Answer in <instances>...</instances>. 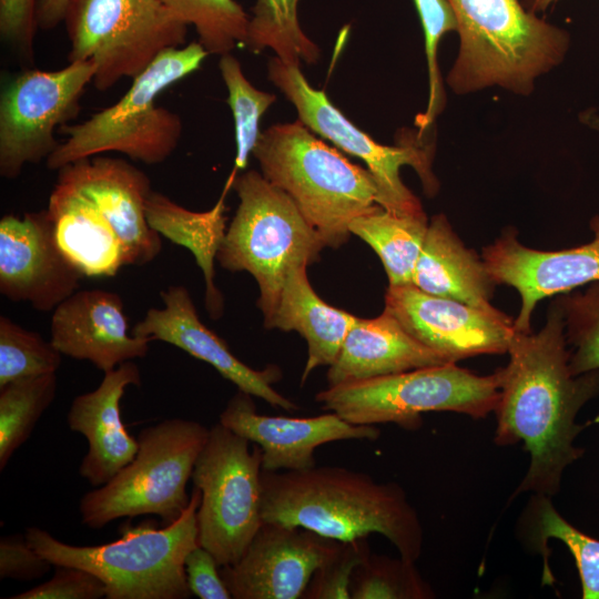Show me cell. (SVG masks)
<instances>
[{"mask_svg":"<svg viewBox=\"0 0 599 599\" xmlns=\"http://www.w3.org/2000/svg\"><path fill=\"white\" fill-rule=\"evenodd\" d=\"M507 354V366L498 369L495 443L521 441L530 456L514 496L531 491L551 498L565 469L583 455L575 440L587 425L577 424L576 417L598 395L599 370L571 374L564 315L556 300L539 332H514Z\"/></svg>","mask_w":599,"mask_h":599,"instance_id":"1","label":"cell"},{"mask_svg":"<svg viewBox=\"0 0 599 599\" xmlns=\"http://www.w3.org/2000/svg\"><path fill=\"white\" fill-rule=\"evenodd\" d=\"M262 519L338 541L383 535L405 560L419 558L424 531L405 490L339 466L262 470Z\"/></svg>","mask_w":599,"mask_h":599,"instance_id":"2","label":"cell"},{"mask_svg":"<svg viewBox=\"0 0 599 599\" xmlns=\"http://www.w3.org/2000/svg\"><path fill=\"white\" fill-rule=\"evenodd\" d=\"M457 19L459 50L446 81L464 95L499 87L529 95L558 67L569 33L527 10L519 0H448Z\"/></svg>","mask_w":599,"mask_h":599,"instance_id":"3","label":"cell"},{"mask_svg":"<svg viewBox=\"0 0 599 599\" xmlns=\"http://www.w3.org/2000/svg\"><path fill=\"white\" fill-rule=\"evenodd\" d=\"M252 154L263 176L293 200L326 247L345 244L351 222L376 205L377 186L370 172L300 120L261 132Z\"/></svg>","mask_w":599,"mask_h":599,"instance_id":"4","label":"cell"},{"mask_svg":"<svg viewBox=\"0 0 599 599\" xmlns=\"http://www.w3.org/2000/svg\"><path fill=\"white\" fill-rule=\"evenodd\" d=\"M209 54L199 41L160 54L118 102L84 122L62 125L59 132L67 139L45 160L47 167L58 171L106 152L150 165L164 162L177 148L183 125L176 113L155 104L156 98L200 69Z\"/></svg>","mask_w":599,"mask_h":599,"instance_id":"5","label":"cell"},{"mask_svg":"<svg viewBox=\"0 0 599 599\" xmlns=\"http://www.w3.org/2000/svg\"><path fill=\"white\" fill-rule=\"evenodd\" d=\"M200 500L194 488L189 506L172 524L128 527L121 538L104 545H69L37 527H29L26 538L53 566L78 567L99 577L106 599H187L192 593L184 561L199 546Z\"/></svg>","mask_w":599,"mask_h":599,"instance_id":"6","label":"cell"},{"mask_svg":"<svg viewBox=\"0 0 599 599\" xmlns=\"http://www.w3.org/2000/svg\"><path fill=\"white\" fill-rule=\"evenodd\" d=\"M240 203L216 255L230 272H247L260 288L257 305L266 327L291 270L319 260L326 247L293 200L255 170L232 183Z\"/></svg>","mask_w":599,"mask_h":599,"instance_id":"7","label":"cell"},{"mask_svg":"<svg viewBox=\"0 0 599 599\" xmlns=\"http://www.w3.org/2000/svg\"><path fill=\"white\" fill-rule=\"evenodd\" d=\"M209 433L203 424L182 418L143 428L133 460L81 498L82 524L102 528L141 515L159 516L165 526L175 521L190 504L186 485Z\"/></svg>","mask_w":599,"mask_h":599,"instance_id":"8","label":"cell"},{"mask_svg":"<svg viewBox=\"0 0 599 599\" xmlns=\"http://www.w3.org/2000/svg\"><path fill=\"white\" fill-rule=\"evenodd\" d=\"M499 372L480 376L446 363L328 386L315 395L326 410L355 425L396 424L417 429L428 412H454L475 419L495 410Z\"/></svg>","mask_w":599,"mask_h":599,"instance_id":"9","label":"cell"},{"mask_svg":"<svg viewBox=\"0 0 599 599\" xmlns=\"http://www.w3.org/2000/svg\"><path fill=\"white\" fill-rule=\"evenodd\" d=\"M63 22L69 62L92 61V84L106 91L134 79L160 54L183 47L187 24L160 0H69Z\"/></svg>","mask_w":599,"mask_h":599,"instance_id":"10","label":"cell"},{"mask_svg":"<svg viewBox=\"0 0 599 599\" xmlns=\"http://www.w3.org/2000/svg\"><path fill=\"white\" fill-rule=\"evenodd\" d=\"M262 451L223 426L210 428L192 473L201 493L197 541L221 567L235 564L263 524Z\"/></svg>","mask_w":599,"mask_h":599,"instance_id":"11","label":"cell"},{"mask_svg":"<svg viewBox=\"0 0 599 599\" xmlns=\"http://www.w3.org/2000/svg\"><path fill=\"white\" fill-rule=\"evenodd\" d=\"M267 71L268 79L295 106L300 121L366 164L377 186L376 204L397 215L425 214L419 199L403 183L400 167L412 166L420 177L425 193L435 195L439 183L432 171L430 145L417 134L400 145L377 143L351 122L323 90L313 88L298 65L287 64L275 55L268 61Z\"/></svg>","mask_w":599,"mask_h":599,"instance_id":"12","label":"cell"},{"mask_svg":"<svg viewBox=\"0 0 599 599\" xmlns=\"http://www.w3.org/2000/svg\"><path fill=\"white\" fill-rule=\"evenodd\" d=\"M94 71L92 61H73L55 71L24 70L6 82L0 94L2 177H18L26 164L55 151L54 131L78 115Z\"/></svg>","mask_w":599,"mask_h":599,"instance_id":"13","label":"cell"},{"mask_svg":"<svg viewBox=\"0 0 599 599\" xmlns=\"http://www.w3.org/2000/svg\"><path fill=\"white\" fill-rule=\"evenodd\" d=\"M341 541L312 530L263 521L242 557L220 568L234 599H298Z\"/></svg>","mask_w":599,"mask_h":599,"instance_id":"14","label":"cell"},{"mask_svg":"<svg viewBox=\"0 0 599 599\" xmlns=\"http://www.w3.org/2000/svg\"><path fill=\"white\" fill-rule=\"evenodd\" d=\"M385 311L414 338L457 363L483 354H505L514 319L465 303L427 294L414 284L387 287Z\"/></svg>","mask_w":599,"mask_h":599,"instance_id":"15","label":"cell"},{"mask_svg":"<svg viewBox=\"0 0 599 599\" xmlns=\"http://www.w3.org/2000/svg\"><path fill=\"white\" fill-rule=\"evenodd\" d=\"M593 238L583 245L540 251L518 240L515 229H506L484 246L481 257L496 284L514 287L520 309L514 319L517 332H531L532 313L539 301L599 282V215L590 221Z\"/></svg>","mask_w":599,"mask_h":599,"instance_id":"16","label":"cell"},{"mask_svg":"<svg viewBox=\"0 0 599 599\" xmlns=\"http://www.w3.org/2000/svg\"><path fill=\"white\" fill-rule=\"evenodd\" d=\"M83 275L60 251L47 210L0 220V293L37 311H53Z\"/></svg>","mask_w":599,"mask_h":599,"instance_id":"17","label":"cell"},{"mask_svg":"<svg viewBox=\"0 0 599 599\" xmlns=\"http://www.w3.org/2000/svg\"><path fill=\"white\" fill-rule=\"evenodd\" d=\"M57 181L87 197L111 224L129 265H145L161 252V235L146 220L153 191L149 176L123 159L95 155L58 170Z\"/></svg>","mask_w":599,"mask_h":599,"instance_id":"18","label":"cell"},{"mask_svg":"<svg viewBox=\"0 0 599 599\" xmlns=\"http://www.w3.org/2000/svg\"><path fill=\"white\" fill-rule=\"evenodd\" d=\"M160 296L163 307L148 309L144 318L132 328L134 336L179 347L213 366L240 390L274 407L287 412L300 409L293 400L273 387L282 377L281 369L274 365L254 369L240 361L227 344L201 322L186 287L172 285L161 291Z\"/></svg>","mask_w":599,"mask_h":599,"instance_id":"19","label":"cell"},{"mask_svg":"<svg viewBox=\"0 0 599 599\" xmlns=\"http://www.w3.org/2000/svg\"><path fill=\"white\" fill-rule=\"evenodd\" d=\"M219 423L257 445L262 470H304L316 466L315 449L337 440H376L380 430L374 425H355L331 412L319 416L294 418L258 414L253 396L237 390L220 414Z\"/></svg>","mask_w":599,"mask_h":599,"instance_id":"20","label":"cell"},{"mask_svg":"<svg viewBox=\"0 0 599 599\" xmlns=\"http://www.w3.org/2000/svg\"><path fill=\"white\" fill-rule=\"evenodd\" d=\"M51 343L69 357L89 361L103 373L146 356L151 341L129 333L121 296L114 292L78 290L54 309Z\"/></svg>","mask_w":599,"mask_h":599,"instance_id":"21","label":"cell"},{"mask_svg":"<svg viewBox=\"0 0 599 599\" xmlns=\"http://www.w3.org/2000/svg\"><path fill=\"white\" fill-rule=\"evenodd\" d=\"M140 384V369L129 361L104 373L94 390L72 400L68 425L71 430L82 434L89 444L79 473L93 487L112 479L138 453V440L122 422L120 403L129 386Z\"/></svg>","mask_w":599,"mask_h":599,"instance_id":"22","label":"cell"},{"mask_svg":"<svg viewBox=\"0 0 599 599\" xmlns=\"http://www.w3.org/2000/svg\"><path fill=\"white\" fill-rule=\"evenodd\" d=\"M453 363L414 338L387 311L356 317L341 351L328 366V386L415 368Z\"/></svg>","mask_w":599,"mask_h":599,"instance_id":"23","label":"cell"},{"mask_svg":"<svg viewBox=\"0 0 599 599\" xmlns=\"http://www.w3.org/2000/svg\"><path fill=\"white\" fill-rule=\"evenodd\" d=\"M413 284L423 292L499 313L491 304L495 286L486 264L467 247L445 214L433 216L417 260Z\"/></svg>","mask_w":599,"mask_h":599,"instance_id":"24","label":"cell"},{"mask_svg":"<svg viewBox=\"0 0 599 599\" xmlns=\"http://www.w3.org/2000/svg\"><path fill=\"white\" fill-rule=\"evenodd\" d=\"M47 213L60 251L83 277H111L129 265L111 224L70 186L57 181Z\"/></svg>","mask_w":599,"mask_h":599,"instance_id":"25","label":"cell"},{"mask_svg":"<svg viewBox=\"0 0 599 599\" xmlns=\"http://www.w3.org/2000/svg\"><path fill=\"white\" fill-rule=\"evenodd\" d=\"M307 265L291 270L283 285L273 318L266 328L297 332L307 343V359L302 373L303 385L311 373L331 366L357 316L325 303L313 290Z\"/></svg>","mask_w":599,"mask_h":599,"instance_id":"26","label":"cell"},{"mask_svg":"<svg viewBox=\"0 0 599 599\" xmlns=\"http://www.w3.org/2000/svg\"><path fill=\"white\" fill-rule=\"evenodd\" d=\"M207 211L194 212L163 193L152 191L145 205L150 226L171 242L187 248L202 270L205 281V307L213 319L223 314L224 301L214 283L217 252L226 233L224 197Z\"/></svg>","mask_w":599,"mask_h":599,"instance_id":"27","label":"cell"},{"mask_svg":"<svg viewBox=\"0 0 599 599\" xmlns=\"http://www.w3.org/2000/svg\"><path fill=\"white\" fill-rule=\"evenodd\" d=\"M422 215H397L376 204L354 219L349 232L365 241L379 256L389 286L413 284L414 270L428 229Z\"/></svg>","mask_w":599,"mask_h":599,"instance_id":"28","label":"cell"},{"mask_svg":"<svg viewBox=\"0 0 599 599\" xmlns=\"http://www.w3.org/2000/svg\"><path fill=\"white\" fill-rule=\"evenodd\" d=\"M530 547L544 556V579L551 583L548 540L564 542L575 558L583 599H599V540L583 534L567 521L554 507L550 497L534 495L521 521Z\"/></svg>","mask_w":599,"mask_h":599,"instance_id":"29","label":"cell"},{"mask_svg":"<svg viewBox=\"0 0 599 599\" xmlns=\"http://www.w3.org/2000/svg\"><path fill=\"white\" fill-rule=\"evenodd\" d=\"M300 0H256L250 16L244 48L252 52L272 49L287 64L315 63L318 47L298 22Z\"/></svg>","mask_w":599,"mask_h":599,"instance_id":"30","label":"cell"},{"mask_svg":"<svg viewBox=\"0 0 599 599\" xmlns=\"http://www.w3.org/2000/svg\"><path fill=\"white\" fill-rule=\"evenodd\" d=\"M57 386V373H52L0 387V470L30 437L35 424L53 402Z\"/></svg>","mask_w":599,"mask_h":599,"instance_id":"31","label":"cell"},{"mask_svg":"<svg viewBox=\"0 0 599 599\" xmlns=\"http://www.w3.org/2000/svg\"><path fill=\"white\" fill-rule=\"evenodd\" d=\"M219 70L227 89V104L231 108L235 132L234 167L224 190L229 191L238 171L247 166L260 132V120L275 102L272 93L256 89L244 75L240 61L231 53L220 57Z\"/></svg>","mask_w":599,"mask_h":599,"instance_id":"32","label":"cell"},{"mask_svg":"<svg viewBox=\"0 0 599 599\" xmlns=\"http://www.w3.org/2000/svg\"><path fill=\"white\" fill-rule=\"evenodd\" d=\"M181 21L193 26L210 54L244 48L250 14L235 0H160Z\"/></svg>","mask_w":599,"mask_h":599,"instance_id":"33","label":"cell"},{"mask_svg":"<svg viewBox=\"0 0 599 599\" xmlns=\"http://www.w3.org/2000/svg\"><path fill=\"white\" fill-rule=\"evenodd\" d=\"M352 599H428L434 597L415 562L370 554L354 570Z\"/></svg>","mask_w":599,"mask_h":599,"instance_id":"34","label":"cell"},{"mask_svg":"<svg viewBox=\"0 0 599 599\" xmlns=\"http://www.w3.org/2000/svg\"><path fill=\"white\" fill-rule=\"evenodd\" d=\"M565 322L572 375L599 370V282L585 292H568L556 298Z\"/></svg>","mask_w":599,"mask_h":599,"instance_id":"35","label":"cell"},{"mask_svg":"<svg viewBox=\"0 0 599 599\" xmlns=\"http://www.w3.org/2000/svg\"><path fill=\"white\" fill-rule=\"evenodd\" d=\"M61 353L40 334L0 316V387L23 378L57 373Z\"/></svg>","mask_w":599,"mask_h":599,"instance_id":"36","label":"cell"},{"mask_svg":"<svg viewBox=\"0 0 599 599\" xmlns=\"http://www.w3.org/2000/svg\"><path fill=\"white\" fill-rule=\"evenodd\" d=\"M417 9L425 38L429 95L424 113L416 118L417 136L422 139L435 122L445 104V91L437 63V50L441 38L457 32V19L448 0H413Z\"/></svg>","mask_w":599,"mask_h":599,"instance_id":"37","label":"cell"},{"mask_svg":"<svg viewBox=\"0 0 599 599\" xmlns=\"http://www.w3.org/2000/svg\"><path fill=\"white\" fill-rule=\"evenodd\" d=\"M370 554L366 537L341 541L335 552L316 569L303 598L352 599L353 572Z\"/></svg>","mask_w":599,"mask_h":599,"instance_id":"38","label":"cell"},{"mask_svg":"<svg viewBox=\"0 0 599 599\" xmlns=\"http://www.w3.org/2000/svg\"><path fill=\"white\" fill-rule=\"evenodd\" d=\"M51 579L11 596L10 599H99L105 598V587L94 573L72 566H54Z\"/></svg>","mask_w":599,"mask_h":599,"instance_id":"39","label":"cell"},{"mask_svg":"<svg viewBox=\"0 0 599 599\" xmlns=\"http://www.w3.org/2000/svg\"><path fill=\"white\" fill-rule=\"evenodd\" d=\"M38 0H0V34L22 59L33 58Z\"/></svg>","mask_w":599,"mask_h":599,"instance_id":"40","label":"cell"},{"mask_svg":"<svg viewBox=\"0 0 599 599\" xmlns=\"http://www.w3.org/2000/svg\"><path fill=\"white\" fill-rule=\"evenodd\" d=\"M54 567L28 542L26 535H10L0 539V578L32 580Z\"/></svg>","mask_w":599,"mask_h":599,"instance_id":"41","label":"cell"},{"mask_svg":"<svg viewBox=\"0 0 599 599\" xmlns=\"http://www.w3.org/2000/svg\"><path fill=\"white\" fill-rule=\"evenodd\" d=\"M186 582L192 595L200 599H231L232 595L221 576L216 558L202 546L195 547L184 561Z\"/></svg>","mask_w":599,"mask_h":599,"instance_id":"42","label":"cell"},{"mask_svg":"<svg viewBox=\"0 0 599 599\" xmlns=\"http://www.w3.org/2000/svg\"><path fill=\"white\" fill-rule=\"evenodd\" d=\"M68 3L69 0H38V28L41 30H51L63 22Z\"/></svg>","mask_w":599,"mask_h":599,"instance_id":"43","label":"cell"},{"mask_svg":"<svg viewBox=\"0 0 599 599\" xmlns=\"http://www.w3.org/2000/svg\"><path fill=\"white\" fill-rule=\"evenodd\" d=\"M557 0H525V8L534 13L546 11Z\"/></svg>","mask_w":599,"mask_h":599,"instance_id":"44","label":"cell"}]
</instances>
